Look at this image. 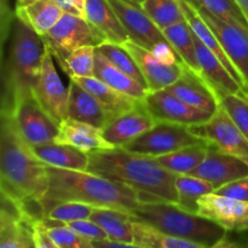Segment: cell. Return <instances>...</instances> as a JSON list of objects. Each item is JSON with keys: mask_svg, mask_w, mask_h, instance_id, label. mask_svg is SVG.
I'll return each instance as SVG.
<instances>
[{"mask_svg": "<svg viewBox=\"0 0 248 248\" xmlns=\"http://www.w3.org/2000/svg\"><path fill=\"white\" fill-rule=\"evenodd\" d=\"M0 186L1 196L17 207L31 200L43 201L47 193V166L34 155L9 110H1L0 130Z\"/></svg>", "mask_w": 248, "mask_h": 248, "instance_id": "cell-1", "label": "cell"}, {"mask_svg": "<svg viewBox=\"0 0 248 248\" xmlns=\"http://www.w3.org/2000/svg\"><path fill=\"white\" fill-rule=\"evenodd\" d=\"M89 159L87 171L130 186L143 196L144 202L177 203V174L162 169L153 157L111 148L93 150Z\"/></svg>", "mask_w": 248, "mask_h": 248, "instance_id": "cell-2", "label": "cell"}, {"mask_svg": "<svg viewBox=\"0 0 248 248\" xmlns=\"http://www.w3.org/2000/svg\"><path fill=\"white\" fill-rule=\"evenodd\" d=\"M47 166L48 188L41 201L46 212L58 202H81L93 207L132 213L144 199L138 191L89 171Z\"/></svg>", "mask_w": 248, "mask_h": 248, "instance_id": "cell-3", "label": "cell"}, {"mask_svg": "<svg viewBox=\"0 0 248 248\" xmlns=\"http://www.w3.org/2000/svg\"><path fill=\"white\" fill-rule=\"evenodd\" d=\"M11 27L9 52L5 64L4 103H9L18 94L33 91L40 75L45 53L43 36L16 15Z\"/></svg>", "mask_w": 248, "mask_h": 248, "instance_id": "cell-4", "label": "cell"}, {"mask_svg": "<svg viewBox=\"0 0 248 248\" xmlns=\"http://www.w3.org/2000/svg\"><path fill=\"white\" fill-rule=\"evenodd\" d=\"M131 216L133 220L150 225L159 232L198 242L208 248L228 232L212 220L166 201L142 202Z\"/></svg>", "mask_w": 248, "mask_h": 248, "instance_id": "cell-5", "label": "cell"}, {"mask_svg": "<svg viewBox=\"0 0 248 248\" xmlns=\"http://www.w3.org/2000/svg\"><path fill=\"white\" fill-rule=\"evenodd\" d=\"M2 108L10 111L22 137L31 147L56 140L60 124L43 108L33 91L18 94Z\"/></svg>", "mask_w": 248, "mask_h": 248, "instance_id": "cell-6", "label": "cell"}, {"mask_svg": "<svg viewBox=\"0 0 248 248\" xmlns=\"http://www.w3.org/2000/svg\"><path fill=\"white\" fill-rule=\"evenodd\" d=\"M205 142L191 131L189 125L156 121L150 130L121 148L144 156H159Z\"/></svg>", "mask_w": 248, "mask_h": 248, "instance_id": "cell-7", "label": "cell"}, {"mask_svg": "<svg viewBox=\"0 0 248 248\" xmlns=\"http://www.w3.org/2000/svg\"><path fill=\"white\" fill-rule=\"evenodd\" d=\"M43 40L56 60L82 46L92 45L98 47L107 41L86 18L69 12L63 14L53 28L43 36Z\"/></svg>", "mask_w": 248, "mask_h": 248, "instance_id": "cell-8", "label": "cell"}, {"mask_svg": "<svg viewBox=\"0 0 248 248\" xmlns=\"http://www.w3.org/2000/svg\"><path fill=\"white\" fill-rule=\"evenodd\" d=\"M190 127L203 140L215 144L225 154L239 157L248 164V138L220 106L210 120Z\"/></svg>", "mask_w": 248, "mask_h": 248, "instance_id": "cell-9", "label": "cell"}, {"mask_svg": "<svg viewBox=\"0 0 248 248\" xmlns=\"http://www.w3.org/2000/svg\"><path fill=\"white\" fill-rule=\"evenodd\" d=\"M33 93L43 108L57 121L67 119L69 87H65L58 75L55 65V57L45 45L40 75L33 87Z\"/></svg>", "mask_w": 248, "mask_h": 248, "instance_id": "cell-10", "label": "cell"}, {"mask_svg": "<svg viewBox=\"0 0 248 248\" xmlns=\"http://www.w3.org/2000/svg\"><path fill=\"white\" fill-rule=\"evenodd\" d=\"M195 6L217 35L225 53L241 75L248 91V28L236 22L225 21L196 4Z\"/></svg>", "mask_w": 248, "mask_h": 248, "instance_id": "cell-11", "label": "cell"}, {"mask_svg": "<svg viewBox=\"0 0 248 248\" xmlns=\"http://www.w3.org/2000/svg\"><path fill=\"white\" fill-rule=\"evenodd\" d=\"M127 31L128 38L147 50L153 51L159 44L167 41L164 31L154 23L140 2L135 0H108Z\"/></svg>", "mask_w": 248, "mask_h": 248, "instance_id": "cell-12", "label": "cell"}, {"mask_svg": "<svg viewBox=\"0 0 248 248\" xmlns=\"http://www.w3.org/2000/svg\"><path fill=\"white\" fill-rule=\"evenodd\" d=\"M143 103L155 121L194 126L206 123L212 116L207 111L186 104L167 89L149 91Z\"/></svg>", "mask_w": 248, "mask_h": 248, "instance_id": "cell-13", "label": "cell"}, {"mask_svg": "<svg viewBox=\"0 0 248 248\" xmlns=\"http://www.w3.org/2000/svg\"><path fill=\"white\" fill-rule=\"evenodd\" d=\"M198 215L212 220L227 232L248 230V202L228 198L217 193L201 196Z\"/></svg>", "mask_w": 248, "mask_h": 248, "instance_id": "cell-14", "label": "cell"}, {"mask_svg": "<svg viewBox=\"0 0 248 248\" xmlns=\"http://www.w3.org/2000/svg\"><path fill=\"white\" fill-rule=\"evenodd\" d=\"M190 174L207 181L216 191L225 184L247 177L248 164L239 157L225 154L215 144L208 143L205 159Z\"/></svg>", "mask_w": 248, "mask_h": 248, "instance_id": "cell-15", "label": "cell"}, {"mask_svg": "<svg viewBox=\"0 0 248 248\" xmlns=\"http://www.w3.org/2000/svg\"><path fill=\"white\" fill-rule=\"evenodd\" d=\"M169 91L194 108L215 114L219 108V101L213 87L195 70L184 64L183 73L178 80L167 87Z\"/></svg>", "mask_w": 248, "mask_h": 248, "instance_id": "cell-16", "label": "cell"}, {"mask_svg": "<svg viewBox=\"0 0 248 248\" xmlns=\"http://www.w3.org/2000/svg\"><path fill=\"white\" fill-rule=\"evenodd\" d=\"M126 50L132 55L138 67L142 70L149 91L167 89L173 84L183 73L184 64H166L161 62L152 51L142 47L132 40L123 44Z\"/></svg>", "mask_w": 248, "mask_h": 248, "instance_id": "cell-17", "label": "cell"}, {"mask_svg": "<svg viewBox=\"0 0 248 248\" xmlns=\"http://www.w3.org/2000/svg\"><path fill=\"white\" fill-rule=\"evenodd\" d=\"M155 124L156 121L150 115L142 102L132 110L126 111L109 121L102 128V135L104 140L114 148H121L126 143L147 132Z\"/></svg>", "mask_w": 248, "mask_h": 248, "instance_id": "cell-18", "label": "cell"}, {"mask_svg": "<svg viewBox=\"0 0 248 248\" xmlns=\"http://www.w3.org/2000/svg\"><path fill=\"white\" fill-rule=\"evenodd\" d=\"M33 225L16 205L2 196L0 211V248H29L34 245Z\"/></svg>", "mask_w": 248, "mask_h": 248, "instance_id": "cell-19", "label": "cell"}, {"mask_svg": "<svg viewBox=\"0 0 248 248\" xmlns=\"http://www.w3.org/2000/svg\"><path fill=\"white\" fill-rule=\"evenodd\" d=\"M193 35L196 53H198L199 64H200L201 75L207 80V82L213 87V90L216 92L248 96L247 92L242 89L241 85L234 79V77L230 74L229 70L218 60L217 56L195 34L193 33Z\"/></svg>", "mask_w": 248, "mask_h": 248, "instance_id": "cell-20", "label": "cell"}, {"mask_svg": "<svg viewBox=\"0 0 248 248\" xmlns=\"http://www.w3.org/2000/svg\"><path fill=\"white\" fill-rule=\"evenodd\" d=\"M179 4H181L184 18L188 22L189 27H190V29L193 31V33L195 34V35L198 36V38L200 39V40L202 41V43L205 44L216 56H217L218 60H219L220 62L223 63V65L229 70L230 74H232V77H234V79L241 85L242 89H244L248 94V91L246 86H245V82L244 80H242L241 75L237 72L234 63L230 61V58L228 57V55L225 53L224 48H223L219 40H218L215 31L211 29V27L208 26L207 22L202 18V16L200 15V12H199L195 4H194L191 0H179Z\"/></svg>", "mask_w": 248, "mask_h": 248, "instance_id": "cell-21", "label": "cell"}, {"mask_svg": "<svg viewBox=\"0 0 248 248\" xmlns=\"http://www.w3.org/2000/svg\"><path fill=\"white\" fill-rule=\"evenodd\" d=\"M70 80H73L82 89L90 92L101 103V106L106 109L108 115L110 116V121L126 111L132 110L143 102L135 97L128 96L124 92L118 91L94 77L72 78Z\"/></svg>", "mask_w": 248, "mask_h": 248, "instance_id": "cell-22", "label": "cell"}, {"mask_svg": "<svg viewBox=\"0 0 248 248\" xmlns=\"http://www.w3.org/2000/svg\"><path fill=\"white\" fill-rule=\"evenodd\" d=\"M69 99H68L67 118L72 120L90 124L94 127L103 128L110 121L106 109L90 92L80 85L69 81Z\"/></svg>", "mask_w": 248, "mask_h": 248, "instance_id": "cell-23", "label": "cell"}, {"mask_svg": "<svg viewBox=\"0 0 248 248\" xmlns=\"http://www.w3.org/2000/svg\"><path fill=\"white\" fill-rule=\"evenodd\" d=\"M85 18L109 43L123 45L130 40L108 0H86Z\"/></svg>", "mask_w": 248, "mask_h": 248, "instance_id": "cell-24", "label": "cell"}, {"mask_svg": "<svg viewBox=\"0 0 248 248\" xmlns=\"http://www.w3.org/2000/svg\"><path fill=\"white\" fill-rule=\"evenodd\" d=\"M55 142L73 145L85 153L114 148L104 140L101 128L68 118L60 123V131Z\"/></svg>", "mask_w": 248, "mask_h": 248, "instance_id": "cell-25", "label": "cell"}, {"mask_svg": "<svg viewBox=\"0 0 248 248\" xmlns=\"http://www.w3.org/2000/svg\"><path fill=\"white\" fill-rule=\"evenodd\" d=\"M34 155L45 165L60 169L87 171L89 167V153L63 143H47V144L31 147Z\"/></svg>", "mask_w": 248, "mask_h": 248, "instance_id": "cell-26", "label": "cell"}, {"mask_svg": "<svg viewBox=\"0 0 248 248\" xmlns=\"http://www.w3.org/2000/svg\"><path fill=\"white\" fill-rule=\"evenodd\" d=\"M64 11L55 0H33L16 6L15 15L26 22L40 36L46 35L61 19Z\"/></svg>", "mask_w": 248, "mask_h": 248, "instance_id": "cell-27", "label": "cell"}, {"mask_svg": "<svg viewBox=\"0 0 248 248\" xmlns=\"http://www.w3.org/2000/svg\"><path fill=\"white\" fill-rule=\"evenodd\" d=\"M93 77L102 80L118 91L124 92L131 97H135L140 101H144L145 96L149 92V90L143 87L136 80L121 72L119 68H116L97 47L94 51Z\"/></svg>", "mask_w": 248, "mask_h": 248, "instance_id": "cell-28", "label": "cell"}, {"mask_svg": "<svg viewBox=\"0 0 248 248\" xmlns=\"http://www.w3.org/2000/svg\"><path fill=\"white\" fill-rule=\"evenodd\" d=\"M90 219L96 222L104 230L110 241L135 244L132 216L130 213L114 208L96 207Z\"/></svg>", "mask_w": 248, "mask_h": 248, "instance_id": "cell-29", "label": "cell"}, {"mask_svg": "<svg viewBox=\"0 0 248 248\" xmlns=\"http://www.w3.org/2000/svg\"><path fill=\"white\" fill-rule=\"evenodd\" d=\"M207 148L208 142H205L200 144L189 145V147L182 148L169 154L150 157H153L157 165L171 173L177 174V176L190 174L203 161L207 154Z\"/></svg>", "mask_w": 248, "mask_h": 248, "instance_id": "cell-30", "label": "cell"}, {"mask_svg": "<svg viewBox=\"0 0 248 248\" xmlns=\"http://www.w3.org/2000/svg\"><path fill=\"white\" fill-rule=\"evenodd\" d=\"M162 31H164L169 43L172 45V47L176 50L179 57L182 58L184 64L201 74L195 43H194V35L188 22H178V23L167 27Z\"/></svg>", "mask_w": 248, "mask_h": 248, "instance_id": "cell-31", "label": "cell"}, {"mask_svg": "<svg viewBox=\"0 0 248 248\" xmlns=\"http://www.w3.org/2000/svg\"><path fill=\"white\" fill-rule=\"evenodd\" d=\"M135 244L144 248H208L198 242L167 235L144 223L132 219Z\"/></svg>", "mask_w": 248, "mask_h": 248, "instance_id": "cell-32", "label": "cell"}, {"mask_svg": "<svg viewBox=\"0 0 248 248\" xmlns=\"http://www.w3.org/2000/svg\"><path fill=\"white\" fill-rule=\"evenodd\" d=\"M176 188L178 194L177 205L195 215H198L199 199L215 191L212 184L191 174H178L176 179Z\"/></svg>", "mask_w": 248, "mask_h": 248, "instance_id": "cell-33", "label": "cell"}, {"mask_svg": "<svg viewBox=\"0 0 248 248\" xmlns=\"http://www.w3.org/2000/svg\"><path fill=\"white\" fill-rule=\"evenodd\" d=\"M99 51L115 65L116 68L124 72L125 74H127L128 77L132 78L133 80L138 82V84L142 85L143 87L148 90L147 81L144 79V75H143L142 70L138 67L137 62L135 61V58L132 57L130 52L126 50V47L124 45H119V44L109 43V41H104L103 44L98 46Z\"/></svg>", "mask_w": 248, "mask_h": 248, "instance_id": "cell-34", "label": "cell"}, {"mask_svg": "<svg viewBox=\"0 0 248 248\" xmlns=\"http://www.w3.org/2000/svg\"><path fill=\"white\" fill-rule=\"evenodd\" d=\"M140 5L161 31L186 21L179 0H143Z\"/></svg>", "mask_w": 248, "mask_h": 248, "instance_id": "cell-35", "label": "cell"}, {"mask_svg": "<svg viewBox=\"0 0 248 248\" xmlns=\"http://www.w3.org/2000/svg\"><path fill=\"white\" fill-rule=\"evenodd\" d=\"M94 51L96 46H82L57 60V62L60 63L61 68L69 75V79L93 77Z\"/></svg>", "mask_w": 248, "mask_h": 248, "instance_id": "cell-36", "label": "cell"}, {"mask_svg": "<svg viewBox=\"0 0 248 248\" xmlns=\"http://www.w3.org/2000/svg\"><path fill=\"white\" fill-rule=\"evenodd\" d=\"M46 232L60 248H94V242L81 236L68 228L64 223L55 220H41Z\"/></svg>", "mask_w": 248, "mask_h": 248, "instance_id": "cell-37", "label": "cell"}, {"mask_svg": "<svg viewBox=\"0 0 248 248\" xmlns=\"http://www.w3.org/2000/svg\"><path fill=\"white\" fill-rule=\"evenodd\" d=\"M219 106L227 111L239 130L248 138V96L216 92Z\"/></svg>", "mask_w": 248, "mask_h": 248, "instance_id": "cell-38", "label": "cell"}, {"mask_svg": "<svg viewBox=\"0 0 248 248\" xmlns=\"http://www.w3.org/2000/svg\"><path fill=\"white\" fill-rule=\"evenodd\" d=\"M96 207L81 202H58L46 212L45 219L61 223H69L74 220L90 219Z\"/></svg>", "mask_w": 248, "mask_h": 248, "instance_id": "cell-39", "label": "cell"}, {"mask_svg": "<svg viewBox=\"0 0 248 248\" xmlns=\"http://www.w3.org/2000/svg\"><path fill=\"white\" fill-rule=\"evenodd\" d=\"M198 6L229 22H236L248 28V21L236 0H191Z\"/></svg>", "mask_w": 248, "mask_h": 248, "instance_id": "cell-40", "label": "cell"}, {"mask_svg": "<svg viewBox=\"0 0 248 248\" xmlns=\"http://www.w3.org/2000/svg\"><path fill=\"white\" fill-rule=\"evenodd\" d=\"M64 224L72 230H74L75 232H78L79 235H81V236L86 237V239L91 240L93 242L108 239L104 230L92 219L74 220V222L64 223Z\"/></svg>", "mask_w": 248, "mask_h": 248, "instance_id": "cell-41", "label": "cell"}, {"mask_svg": "<svg viewBox=\"0 0 248 248\" xmlns=\"http://www.w3.org/2000/svg\"><path fill=\"white\" fill-rule=\"evenodd\" d=\"M215 193L248 202V176L232 182L229 184H225L222 188L217 189Z\"/></svg>", "mask_w": 248, "mask_h": 248, "instance_id": "cell-42", "label": "cell"}, {"mask_svg": "<svg viewBox=\"0 0 248 248\" xmlns=\"http://www.w3.org/2000/svg\"><path fill=\"white\" fill-rule=\"evenodd\" d=\"M33 240L35 248H60L46 232L43 222H36L33 225Z\"/></svg>", "mask_w": 248, "mask_h": 248, "instance_id": "cell-43", "label": "cell"}, {"mask_svg": "<svg viewBox=\"0 0 248 248\" xmlns=\"http://www.w3.org/2000/svg\"><path fill=\"white\" fill-rule=\"evenodd\" d=\"M64 12L78 15L85 18V5L86 0H55Z\"/></svg>", "mask_w": 248, "mask_h": 248, "instance_id": "cell-44", "label": "cell"}, {"mask_svg": "<svg viewBox=\"0 0 248 248\" xmlns=\"http://www.w3.org/2000/svg\"><path fill=\"white\" fill-rule=\"evenodd\" d=\"M94 248H144L137 244H126V242H116L110 240H102L94 242Z\"/></svg>", "mask_w": 248, "mask_h": 248, "instance_id": "cell-45", "label": "cell"}, {"mask_svg": "<svg viewBox=\"0 0 248 248\" xmlns=\"http://www.w3.org/2000/svg\"><path fill=\"white\" fill-rule=\"evenodd\" d=\"M210 248H242L240 245H237L236 242L232 241V240L228 239V236H223L222 239L218 240L215 245H212Z\"/></svg>", "mask_w": 248, "mask_h": 248, "instance_id": "cell-46", "label": "cell"}, {"mask_svg": "<svg viewBox=\"0 0 248 248\" xmlns=\"http://www.w3.org/2000/svg\"><path fill=\"white\" fill-rule=\"evenodd\" d=\"M236 1L239 4V6L241 7L242 12H244V15L246 16L248 21V0H236Z\"/></svg>", "mask_w": 248, "mask_h": 248, "instance_id": "cell-47", "label": "cell"}, {"mask_svg": "<svg viewBox=\"0 0 248 248\" xmlns=\"http://www.w3.org/2000/svg\"><path fill=\"white\" fill-rule=\"evenodd\" d=\"M31 1H33V0H17L16 6H22V5H26Z\"/></svg>", "mask_w": 248, "mask_h": 248, "instance_id": "cell-48", "label": "cell"}, {"mask_svg": "<svg viewBox=\"0 0 248 248\" xmlns=\"http://www.w3.org/2000/svg\"><path fill=\"white\" fill-rule=\"evenodd\" d=\"M29 248H35V246H34V245H33V246H31Z\"/></svg>", "mask_w": 248, "mask_h": 248, "instance_id": "cell-49", "label": "cell"}, {"mask_svg": "<svg viewBox=\"0 0 248 248\" xmlns=\"http://www.w3.org/2000/svg\"><path fill=\"white\" fill-rule=\"evenodd\" d=\"M135 1H137V2H140V0H135Z\"/></svg>", "mask_w": 248, "mask_h": 248, "instance_id": "cell-50", "label": "cell"}, {"mask_svg": "<svg viewBox=\"0 0 248 248\" xmlns=\"http://www.w3.org/2000/svg\"><path fill=\"white\" fill-rule=\"evenodd\" d=\"M143 1V0H140V2H142Z\"/></svg>", "mask_w": 248, "mask_h": 248, "instance_id": "cell-51", "label": "cell"}]
</instances>
